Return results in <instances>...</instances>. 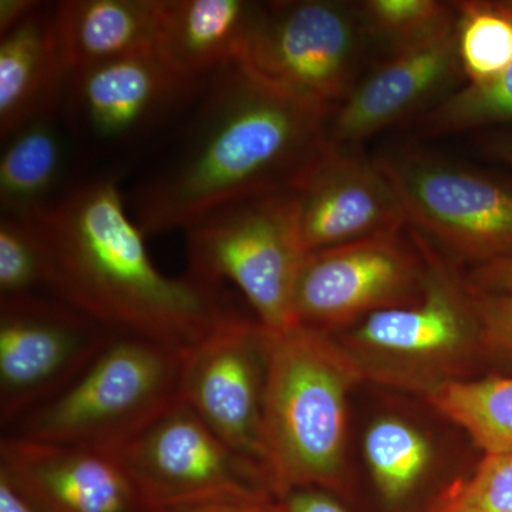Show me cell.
Returning a JSON list of instances; mask_svg holds the SVG:
<instances>
[{
  "mask_svg": "<svg viewBox=\"0 0 512 512\" xmlns=\"http://www.w3.org/2000/svg\"><path fill=\"white\" fill-rule=\"evenodd\" d=\"M163 0L57 2L60 50L69 72L156 49Z\"/></svg>",
  "mask_w": 512,
  "mask_h": 512,
  "instance_id": "obj_20",
  "label": "cell"
},
{
  "mask_svg": "<svg viewBox=\"0 0 512 512\" xmlns=\"http://www.w3.org/2000/svg\"><path fill=\"white\" fill-rule=\"evenodd\" d=\"M0 512H39L26 495L0 473Z\"/></svg>",
  "mask_w": 512,
  "mask_h": 512,
  "instance_id": "obj_33",
  "label": "cell"
},
{
  "mask_svg": "<svg viewBox=\"0 0 512 512\" xmlns=\"http://www.w3.org/2000/svg\"><path fill=\"white\" fill-rule=\"evenodd\" d=\"M123 175L92 173L29 222L45 265L46 293L114 335L185 350L235 315L222 285L164 275L128 212Z\"/></svg>",
  "mask_w": 512,
  "mask_h": 512,
  "instance_id": "obj_2",
  "label": "cell"
},
{
  "mask_svg": "<svg viewBox=\"0 0 512 512\" xmlns=\"http://www.w3.org/2000/svg\"><path fill=\"white\" fill-rule=\"evenodd\" d=\"M183 353L114 335L82 375L6 436L114 453L180 402Z\"/></svg>",
  "mask_w": 512,
  "mask_h": 512,
  "instance_id": "obj_4",
  "label": "cell"
},
{
  "mask_svg": "<svg viewBox=\"0 0 512 512\" xmlns=\"http://www.w3.org/2000/svg\"><path fill=\"white\" fill-rule=\"evenodd\" d=\"M467 285L481 293H512V256L478 265Z\"/></svg>",
  "mask_w": 512,
  "mask_h": 512,
  "instance_id": "obj_31",
  "label": "cell"
},
{
  "mask_svg": "<svg viewBox=\"0 0 512 512\" xmlns=\"http://www.w3.org/2000/svg\"><path fill=\"white\" fill-rule=\"evenodd\" d=\"M427 397L485 454H512V377L448 380L433 384Z\"/></svg>",
  "mask_w": 512,
  "mask_h": 512,
  "instance_id": "obj_21",
  "label": "cell"
},
{
  "mask_svg": "<svg viewBox=\"0 0 512 512\" xmlns=\"http://www.w3.org/2000/svg\"><path fill=\"white\" fill-rule=\"evenodd\" d=\"M470 292L481 343L512 360V293Z\"/></svg>",
  "mask_w": 512,
  "mask_h": 512,
  "instance_id": "obj_28",
  "label": "cell"
},
{
  "mask_svg": "<svg viewBox=\"0 0 512 512\" xmlns=\"http://www.w3.org/2000/svg\"><path fill=\"white\" fill-rule=\"evenodd\" d=\"M413 237L426 256L423 295L410 305L382 309L357 322L349 346L360 363L427 369L446 366L481 342L468 286L457 284L419 232Z\"/></svg>",
  "mask_w": 512,
  "mask_h": 512,
  "instance_id": "obj_13",
  "label": "cell"
},
{
  "mask_svg": "<svg viewBox=\"0 0 512 512\" xmlns=\"http://www.w3.org/2000/svg\"><path fill=\"white\" fill-rule=\"evenodd\" d=\"M424 136H446L512 123V64L493 79L466 83L420 119Z\"/></svg>",
  "mask_w": 512,
  "mask_h": 512,
  "instance_id": "obj_24",
  "label": "cell"
},
{
  "mask_svg": "<svg viewBox=\"0 0 512 512\" xmlns=\"http://www.w3.org/2000/svg\"><path fill=\"white\" fill-rule=\"evenodd\" d=\"M114 454L147 507L275 497L264 467L183 400Z\"/></svg>",
  "mask_w": 512,
  "mask_h": 512,
  "instance_id": "obj_9",
  "label": "cell"
},
{
  "mask_svg": "<svg viewBox=\"0 0 512 512\" xmlns=\"http://www.w3.org/2000/svg\"><path fill=\"white\" fill-rule=\"evenodd\" d=\"M359 8L373 43L386 50L383 56L457 25L456 5L437 0H366Z\"/></svg>",
  "mask_w": 512,
  "mask_h": 512,
  "instance_id": "obj_25",
  "label": "cell"
},
{
  "mask_svg": "<svg viewBox=\"0 0 512 512\" xmlns=\"http://www.w3.org/2000/svg\"><path fill=\"white\" fill-rule=\"evenodd\" d=\"M372 43L359 3L265 2L241 63L328 121L365 74Z\"/></svg>",
  "mask_w": 512,
  "mask_h": 512,
  "instance_id": "obj_7",
  "label": "cell"
},
{
  "mask_svg": "<svg viewBox=\"0 0 512 512\" xmlns=\"http://www.w3.org/2000/svg\"><path fill=\"white\" fill-rule=\"evenodd\" d=\"M325 124L241 62L229 64L124 175L128 212L150 237L185 229L228 202L293 190L328 150Z\"/></svg>",
  "mask_w": 512,
  "mask_h": 512,
  "instance_id": "obj_1",
  "label": "cell"
},
{
  "mask_svg": "<svg viewBox=\"0 0 512 512\" xmlns=\"http://www.w3.org/2000/svg\"><path fill=\"white\" fill-rule=\"evenodd\" d=\"M306 254L399 234L407 217L376 160L330 147L293 188Z\"/></svg>",
  "mask_w": 512,
  "mask_h": 512,
  "instance_id": "obj_14",
  "label": "cell"
},
{
  "mask_svg": "<svg viewBox=\"0 0 512 512\" xmlns=\"http://www.w3.org/2000/svg\"><path fill=\"white\" fill-rule=\"evenodd\" d=\"M39 0H0V37L18 28L40 6Z\"/></svg>",
  "mask_w": 512,
  "mask_h": 512,
  "instance_id": "obj_32",
  "label": "cell"
},
{
  "mask_svg": "<svg viewBox=\"0 0 512 512\" xmlns=\"http://www.w3.org/2000/svg\"><path fill=\"white\" fill-rule=\"evenodd\" d=\"M146 512H278L275 497L247 500L207 501V503L147 507Z\"/></svg>",
  "mask_w": 512,
  "mask_h": 512,
  "instance_id": "obj_30",
  "label": "cell"
},
{
  "mask_svg": "<svg viewBox=\"0 0 512 512\" xmlns=\"http://www.w3.org/2000/svg\"><path fill=\"white\" fill-rule=\"evenodd\" d=\"M278 512H349L338 498L322 488H295L276 497Z\"/></svg>",
  "mask_w": 512,
  "mask_h": 512,
  "instance_id": "obj_29",
  "label": "cell"
},
{
  "mask_svg": "<svg viewBox=\"0 0 512 512\" xmlns=\"http://www.w3.org/2000/svg\"><path fill=\"white\" fill-rule=\"evenodd\" d=\"M480 143L488 156L497 158L512 167V131L487 134L480 138Z\"/></svg>",
  "mask_w": 512,
  "mask_h": 512,
  "instance_id": "obj_34",
  "label": "cell"
},
{
  "mask_svg": "<svg viewBox=\"0 0 512 512\" xmlns=\"http://www.w3.org/2000/svg\"><path fill=\"white\" fill-rule=\"evenodd\" d=\"M508 6L512 9V0H507Z\"/></svg>",
  "mask_w": 512,
  "mask_h": 512,
  "instance_id": "obj_35",
  "label": "cell"
},
{
  "mask_svg": "<svg viewBox=\"0 0 512 512\" xmlns=\"http://www.w3.org/2000/svg\"><path fill=\"white\" fill-rule=\"evenodd\" d=\"M457 52L466 83L493 79L512 64V9L507 2H454Z\"/></svg>",
  "mask_w": 512,
  "mask_h": 512,
  "instance_id": "obj_23",
  "label": "cell"
},
{
  "mask_svg": "<svg viewBox=\"0 0 512 512\" xmlns=\"http://www.w3.org/2000/svg\"><path fill=\"white\" fill-rule=\"evenodd\" d=\"M0 473L39 512H146L116 454L3 437Z\"/></svg>",
  "mask_w": 512,
  "mask_h": 512,
  "instance_id": "obj_16",
  "label": "cell"
},
{
  "mask_svg": "<svg viewBox=\"0 0 512 512\" xmlns=\"http://www.w3.org/2000/svg\"><path fill=\"white\" fill-rule=\"evenodd\" d=\"M269 338L259 320L235 313L184 350L181 372V400L229 446L261 466Z\"/></svg>",
  "mask_w": 512,
  "mask_h": 512,
  "instance_id": "obj_12",
  "label": "cell"
},
{
  "mask_svg": "<svg viewBox=\"0 0 512 512\" xmlns=\"http://www.w3.org/2000/svg\"><path fill=\"white\" fill-rule=\"evenodd\" d=\"M46 293L42 252L29 222L0 215V299Z\"/></svg>",
  "mask_w": 512,
  "mask_h": 512,
  "instance_id": "obj_27",
  "label": "cell"
},
{
  "mask_svg": "<svg viewBox=\"0 0 512 512\" xmlns=\"http://www.w3.org/2000/svg\"><path fill=\"white\" fill-rule=\"evenodd\" d=\"M261 2L163 0L156 53L175 72L207 79L241 62Z\"/></svg>",
  "mask_w": 512,
  "mask_h": 512,
  "instance_id": "obj_19",
  "label": "cell"
},
{
  "mask_svg": "<svg viewBox=\"0 0 512 512\" xmlns=\"http://www.w3.org/2000/svg\"><path fill=\"white\" fill-rule=\"evenodd\" d=\"M207 79L175 72L156 50L69 72L60 114L84 171L124 177L183 119Z\"/></svg>",
  "mask_w": 512,
  "mask_h": 512,
  "instance_id": "obj_5",
  "label": "cell"
},
{
  "mask_svg": "<svg viewBox=\"0 0 512 512\" xmlns=\"http://www.w3.org/2000/svg\"><path fill=\"white\" fill-rule=\"evenodd\" d=\"M269 333L261 456L272 491L340 493L348 397L365 370L329 333L301 325Z\"/></svg>",
  "mask_w": 512,
  "mask_h": 512,
  "instance_id": "obj_3",
  "label": "cell"
},
{
  "mask_svg": "<svg viewBox=\"0 0 512 512\" xmlns=\"http://www.w3.org/2000/svg\"><path fill=\"white\" fill-rule=\"evenodd\" d=\"M114 333L47 293L0 299L3 430L62 393Z\"/></svg>",
  "mask_w": 512,
  "mask_h": 512,
  "instance_id": "obj_10",
  "label": "cell"
},
{
  "mask_svg": "<svg viewBox=\"0 0 512 512\" xmlns=\"http://www.w3.org/2000/svg\"><path fill=\"white\" fill-rule=\"evenodd\" d=\"M365 456L380 497L386 503L400 504L426 476L431 447L412 424L380 419L367 430Z\"/></svg>",
  "mask_w": 512,
  "mask_h": 512,
  "instance_id": "obj_22",
  "label": "cell"
},
{
  "mask_svg": "<svg viewBox=\"0 0 512 512\" xmlns=\"http://www.w3.org/2000/svg\"><path fill=\"white\" fill-rule=\"evenodd\" d=\"M184 231L188 274L215 285L231 281L271 332L298 326L293 296L308 254L293 190L228 202Z\"/></svg>",
  "mask_w": 512,
  "mask_h": 512,
  "instance_id": "obj_6",
  "label": "cell"
},
{
  "mask_svg": "<svg viewBox=\"0 0 512 512\" xmlns=\"http://www.w3.org/2000/svg\"><path fill=\"white\" fill-rule=\"evenodd\" d=\"M0 143L3 217H33L62 200L87 175L60 110L26 124Z\"/></svg>",
  "mask_w": 512,
  "mask_h": 512,
  "instance_id": "obj_18",
  "label": "cell"
},
{
  "mask_svg": "<svg viewBox=\"0 0 512 512\" xmlns=\"http://www.w3.org/2000/svg\"><path fill=\"white\" fill-rule=\"evenodd\" d=\"M427 512H512V454H485L476 470L444 488Z\"/></svg>",
  "mask_w": 512,
  "mask_h": 512,
  "instance_id": "obj_26",
  "label": "cell"
},
{
  "mask_svg": "<svg viewBox=\"0 0 512 512\" xmlns=\"http://www.w3.org/2000/svg\"><path fill=\"white\" fill-rule=\"evenodd\" d=\"M461 80L466 79L458 60L456 25L426 42L384 55L326 121V141L330 147L355 150L417 111L433 109L456 92Z\"/></svg>",
  "mask_w": 512,
  "mask_h": 512,
  "instance_id": "obj_15",
  "label": "cell"
},
{
  "mask_svg": "<svg viewBox=\"0 0 512 512\" xmlns=\"http://www.w3.org/2000/svg\"><path fill=\"white\" fill-rule=\"evenodd\" d=\"M57 2H42L0 37V140L60 110L69 69L60 50Z\"/></svg>",
  "mask_w": 512,
  "mask_h": 512,
  "instance_id": "obj_17",
  "label": "cell"
},
{
  "mask_svg": "<svg viewBox=\"0 0 512 512\" xmlns=\"http://www.w3.org/2000/svg\"><path fill=\"white\" fill-rule=\"evenodd\" d=\"M419 249L414 254L399 232L306 255L293 296L296 325L330 333L416 302L427 275Z\"/></svg>",
  "mask_w": 512,
  "mask_h": 512,
  "instance_id": "obj_11",
  "label": "cell"
},
{
  "mask_svg": "<svg viewBox=\"0 0 512 512\" xmlns=\"http://www.w3.org/2000/svg\"><path fill=\"white\" fill-rule=\"evenodd\" d=\"M376 161L421 237L480 265L512 256V180L419 150Z\"/></svg>",
  "mask_w": 512,
  "mask_h": 512,
  "instance_id": "obj_8",
  "label": "cell"
}]
</instances>
